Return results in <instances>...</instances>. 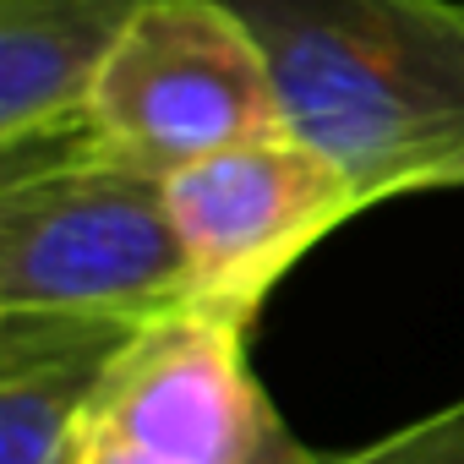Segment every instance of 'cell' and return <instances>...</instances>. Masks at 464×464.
I'll list each match as a JSON object with an SVG mask.
<instances>
[{
	"label": "cell",
	"instance_id": "cell-1",
	"mask_svg": "<svg viewBox=\"0 0 464 464\" xmlns=\"http://www.w3.org/2000/svg\"><path fill=\"white\" fill-rule=\"evenodd\" d=\"M279 93L290 137L334 159L366 208L464 186L459 0H224Z\"/></svg>",
	"mask_w": 464,
	"mask_h": 464
},
{
	"label": "cell",
	"instance_id": "cell-2",
	"mask_svg": "<svg viewBox=\"0 0 464 464\" xmlns=\"http://www.w3.org/2000/svg\"><path fill=\"white\" fill-rule=\"evenodd\" d=\"M0 164V312L148 323L191 301L159 169L88 137Z\"/></svg>",
	"mask_w": 464,
	"mask_h": 464
},
{
	"label": "cell",
	"instance_id": "cell-3",
	"mask_svg": "<svg viewBox=\"0 0 464 464\" xmlns=\"http://www.w3.org/2000/svg\"><path fill=\"white\" fill-rule=\"evenodd\" d=\"M274 131L279 93L252 28L224 0H153L110 55L82 137L169 175Z\"/></svg>",
	"mask_w": 464,
	"mask_h": 464
},
{
	"label": "cell",
	"instance_id": "cell-4",
	"mask_svg": "<svg viewBox=\"0 0 464 464\" xmlns=\"http://www.w3.org/2000/svg\"><path fill=\"white\" fill-rule=\"evenodd\" d=\"M252 328L257 317L197 295L148 317L110 361L88 415L180 464H323L328 453L290 431L252 372Z\"/></svg>",
	"mask_w": 464,
	"mask_h": 464
},
{
	"label": "cell",
	"instance_id": "cell-5",
	"mask_svg": "<svg viewBox=\"0 0 464 464\" xmlns=\"http://www.w3.org/2000/svg\"><path fill=\"white\" fill-rule=\"evenodd\" d=\"M169 224L180 236L191 295L263 317L274 285L355 213V180L290 131L229 142L164 175Z\"/></svg>",
	"mask_w": 464,
	"mask_h": 464
},
{
	"label": "cell",
	"instance_id": "cell-6",
	"mask_svg": "<svg viewBox=\"0 0 464 464\" xmlns=\"http://www.w3.org/2000/svg\"><path fill=\"white\" fill-rule=\"evenodd\" d=\"M153 0H0V159L88 131L93 88Z\"/></svg>",
	"mask_w": 464,
	"mask_h": 464
},
{
	"label": "cell",
	"instance_id": "cell-7",
	"mask_svg": "<svg viewBox=\"0 0 464 464\" xmlns=\"http://www.w3.org/2000/svg\"><path fill=\"white\" fill-rule=\"evenodd\" d=\"M137 328L77 312H0V464H66L88 399Z\"/></svg>",
	"mask_w": 464,
	"mask_h": 464
},
{
	"label": "cell",
	"instance_id": "cell-8",
	"mask_svg": "<svg viewBox=\"0 0 464 464\" xmlns=\"http://www.w3.org/2000/svg\"><path fill=\"white\" fill-rule=\"evenodd\" d=\"M323 464H464V393Z\"/></svg>",
	"mask_w": 464,
	"mask_h": 464
},
{
	"label": "cell",
	"instance_id": "cell-9",
	"mask_svg": "<svg viewBox=\"0 0 464 464\" xmlns=\"http://www.w3.org/2000/svg\"><path fill=\"white\" fill-rule=\"evenodd\" d=\"M66 464H180V459H169V453H159V448H148V442H137V437H126L82 410L72 448H66Z\"/></svg>",
	"mask_w": 464,
	"mask_h": 464
}]
</instances>
